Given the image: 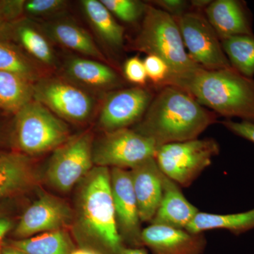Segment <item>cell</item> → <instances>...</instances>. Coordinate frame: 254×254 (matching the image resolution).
I'll return each mask as SVG.
<instances>
[{
	"instance_id": "6da1fadb",
	"label": "cell",
	"mask_w": 254,
	"mask_h": 254,
	"mask_svg": "<svg viewBox=\"0 0 254 254\" xmlns=\"http://www.w3.org/2000/svg\"><path fill=\"white\" fill-rule=\"evenodd\" d=\"M141 120L133 129L158 146L196 139L218 115L177 87H160Z\"/></svg>"
},
{
	"instance_id": "7a4b0ae2",
	"label": "cell",
	"mask_w": 254,
	"mask_h": 254,
	"mask_svg": "<svg viewBox=\"0 0 254 254\" xmlns=\"http://www.w3.org/2000/svg\"><path fill=\"white\" fill-rule=\"evenodd\" d=\"M73 211L71 227L81 247L120 254L125 245L117 228L109 168L93 167L78 184Z\"/></svg>"
},
{
	"instance_id": "3957f363",
	"label": "cell",
	"mask_w": 254,
	"mask_h": 254,
	"mask_svg": "<svg viewBox=\"0 0 254 254\" xmlns=\"http://www.w3.org/2000/svg\"><path fill=\"white\" fill-rule=\"evenodd\" d=\"M165 86L186 92L218 116L254 123V78L246 77L234 68H200L183 77L169 80Z\"/></svg>"
},
{
	"instance_id": "277c9868",
	"label": "cell",
	"mask_w": 254,
	"mask_h": 254,
	"mask_svg": "<svg viewBox=\"0 0 254 254\" xmlns=\"http://www.w3.org/2000/svg\"><path fill=\"white\" fill-rule=\"evenodd\" d=\"M142 20L141 30L132 42V48L147 55H156L167 64L170 74L163 85L169 80L183 77L201 68L189 56L173 16L147 3Z\"/></svg>"
},
{
	"instance_id": "5b68a950",
	"label": "cell",
	"mask_w": 254,
	"mask_h": 254,
	"mask_svg": "<svg viewBox=\"0 0 254 254\" xmlns=\"http://www.w3.org/2000/svg\"><path fill=\"white\" fill-rule=\"evenodd\" d=\"M66 124L33 99L11 118V149L34 158L54 151L71 137Z\"/></svg>"
},
{
	"instance_id": "8992f818",
	"label": "cell",
	"mask_w": 254,
	"mask_h": 254,
	"mask_svg": "<svg viewBox=\"0 0 254 254\" xmlns=\"http://www.w3.org/2000/svg\"><path fill=\"white\" fill-rule=\"evenodd\" d=\"M220 152L213 138L160 145L155 159L162 173L180 187H190Z\"/></svg>"
},
{
	"instance_id": "52a82bcc",
	"label": "cell",
	"mask_w": 254,
	"mask_h": 254,
	"mask_svg": "<svg viewBox=\"0 0 254 254\" xmlns=\"http://www.w3.org/2000/svg\"><path fill=\"white\" fill-rule=\"evenodd\" d=\"M94 137L91 131L69 138L53 151L47 166L45 178L50 186L68 193L93 168Z\"/></svg>"
},
{
	"instance_id": "ba28073f",
	"label": "cell",
	"mask_w": 254,
	"mask_h": 254,
	"mask_svg": "<svg viewBox=\"0 0 254 254\" xmlns=\"http://www.w3.org/2000/svg\"><path fill=\"white\" fill-rule=\"evenodd\" d=\"M158 145L133 128L104 132L93 147L95 166L131 169L150 158H155Z\"/></svg>"
},
{
	"instance_id": "9c48e42d",
	"label": "cell",
	"mask_w": 254,
	"mask_h": 254,
	"mask_svg": "<svg viewBox=\"0 0 254 254\" xmlns=\"http://www.w3.org/2000/svg\"><path fill=\"white\" fill-rule=\"evenodd\" d=\"M175 18L190 59L206 70L232 68L220 38L203 11L190 9Z\"/></svg>"
},
{
	"instance_id": "30bf717a",
	"label": "cell",
	"mask_w": 254,
	"mask_h": 254,
	"mask_svg": "<svg viewBox=\"0 0 254 254\" xmlns=\"http://www.w3.org/2000/svg\"><path fill=\"white\" fill-rule=\"evenodd\" d=\"M33 99L63 120L83 123L90 118L95 102L76 85L55 78H42L33 85Z\"/></svg>"
},
{
	"instance_id": "8fae6325",
	"label": "cell",
	"mask_w": 254,
	"mask_h": 254,
	"mask_svg": "<svg viewBox=\"0 0 254 254\" xmlns=\"http://www.w3.org/2000/svg\"><path fill=\"white\" fill-rule=\"evenodd\" d=\"M73 209L55 195L43 193L20 215L13 231L12 240H23L45 232L66 230L72 226Z\"/></svg>"
},
{
	"instance_id": "7c38bea8",
	"label": "cell",
	"mask_w": 254,
	"mask_h": 254,
	"mask_svg": "<svg viewBox=\"0 0 254 254\" xmlns=\"http://www.w3.org/2000/svg\"><path fill=\"white\" fill-rule=\"evenodd\" d=\"M155 93L144 86L110 92L100 108L98 125L104 132L128 128L145 115Z\"/></svg>"
},
{
	"instance_id": "4fadbf2b",
	"label": "cell",
	"mask_w": 254,
	"mask_h": 254,
	"mask_svg": "<svg viewBox=\"0 0 254 254\" xmlns=\"http://www.w3.org/2000/svg\"><path fill=\"white\" fill-rule=\"evenodd\" d=\"M110 182L117 228L123 245L129 247H143L141 221L129 170L111 168Z\"/></svg>"
},
{
	"instance_id": "5bb4252c",
	"label": "cell",
	"mask_w": 254,
	"mask_h": 254,
	"mask_svg": "<svg viewBox=\"0 0 254 254\" xmlns=\"http://www.w3.org/2000/svg\"><path fill=\"white\" fill-rule=\"evenodd\" d=\"M38 182L34 158L11 148H0V203L28 193Z\"/></svg>"
},
{
	"instance_id": "9a60e30c",
	"label": "cell",
	"mask_w": 254,
	"mask_h": 254,
	"mask_svg": "<svg viewBox=\"0 0 254 254\" xmlns=\"http://www.w3.org/2000/svg\"><path fill=\"white\" fill-rule=\"evenodd\" d=\"M141 240L152 254H203L206 246L203 233L155 224L143 229Z\"/></svg>"
},
{
	"instance_id": "2e32d148",
	"label": "cell",
	"mask_w": 254,
	"mask_h": 254,
	"mask_svg": "<svg viewBox=\"0 0 254 254\" xmlns=\"http://www.w3.org/2000/svg\"><path fill=\"white\" fill-rule=\"evenodd\" d=\"M129 172L141 221L151 222L163 198V173L155 158L145 160Z\"/></svg>"
},
{
	"instance_id": "e0dca14e",
	"label": "cell",
	"mask_w": 254,
	"mask_h": 254,
	"mask_svg": "<svg viewBox=\"0 0 254 254\" xmlns=\"http://www.w3.org/2000/svg\"><path fill=\"white\" fill-rule=\"evenodd\" d=\"M203 13L220 39L254 35L252 14L245 1L215 0L205 8Z\"/></svg>"
},
{
	"instance_id": "ac0fdd59",
	"label": "cell",
	"mask_w": 254,
	"mask_h": 254,
	"mask_svg": "<svg viewBox=\"0 0 254 254\" xmlns=\"http://www.w3.org/2000/svg\"><path fill=\"white\" fill-rule=\"evenodd\" d=\"M163 198L150 224L185 230L198 210L185 198L180 186L163 173Z\"/></svg>"
},
{
	"instance_id": "d6986e66",
	"label": "cell",
	"mask_w": 254,
	"mask_h": 254,
	"mask_svg": "<svg viewBox=\"0 0 254 254\" xmlns=\"http://www.w3.org/2000/svg\"><path fill=\"white\" fill-rule=\"evenodd\" d=\"M42 29L49 39L61 46L91 59L106 62L89 33L77 23L67 19L53 20L45 23Z\"/></svg>"
},
{
	"instance_id": "ffe728a7",
	"label": "cell",
	"mask_w": 254,
	"mask_h": 254,
	"mask_svg": "<svg viewBox=\"0 0 254 254\" xmlns=\"http://www.w3.org/2000/svg\"><path fill=\"white\" fill-rule=\"evenodd\" d=\"M64 71L71 81L99 91H110L123 84L113 68L91 58H71L66 61Z\"/></svg>"
},
{
	"instance_id": "44dd1931",
	"label": "cell",
	"mask_w": 254,
	"mask_h": 254,
	"mask_svg": "<svg viewBox=\"0 0 254 254\" xmlns=\"http://www.w3.org/2000/svg\"><path fill=\"white\" fill-rule=\"evenodd\" d=\"M11 41L17 45L29 58L46 66H55L54 50L49 38L42 28L27 17L13 23Z\"/></svg>"
},
{
	"instance_id": "7402d4cb",
	"label": "cell",
	"mask_w": 254,
	"mask_h": 254,
	"mask_svg": "<svg viewBox=\"0 0 254 254\" xmlns=\"http://www.w3.org/2000/svg\"><path fill=\"white\" fill-rule=\"evenodd\" d=\"M82 9L88 21L104 43L119 50L125 43V28L115 19L100 0H82Z\"/></svg>"
},
{
	"instance_id": "603a6c76",
	"label": "cell",
	"mask_w": 254,
	"mask_h": 254,
	"mask_svg": "<svg viewBox=\"0 0 254 254\" xmlns=\"http://www.w3.org/2000/svg\"><path fill=\"white\" fill-rule=\"evenodd\" d=\"M254 229V208L243 213L218 215L198 212L185 230L202 234L212 230H226L240 235Z\"/></svg>"
},
{
	"instance_id": "cb8c5ba5",
	"label": "cell",
	"mask_w": 254,
	"mask_h": 254,
	"mask_svg": "<svg viewBox=\"0 0 254 254\" xmlns=\"http://www.w3.org/2000/svg\"><path fill=\"white\" fill-rule=\"evenodd\" d=\"M4 242L27 254H69L76 249L66 230L45 232L23 240L7 239Z\"/></svg>"
},
{
	"instance_id": "d4e9b609",
	"label": "cell",
	"mask_w": 254,
	"mask_h": 254,
	"mask_svg": "<svg viewBox=\"0 0 254 254\" xmlns=\"http://www.w3.org/2000/svg\"><path fill=\"white\" fill-rule=\"evenodd\" d=\"M33 85L16 73L0 71V110L12 116L17 113L33 100Z\"/></svg>"
},
{
	"instance_id": "484cf974",
	"label": "cell",
	"mask_w": 254,
	"mask_h": 254,
	"mask_svg": "<svg viewBox=\"0 0 254 254\" xmlns=\"http://www.w3.org/2000/svg\"><path fill=\"white\" fill-rule=\"evenodd\" d=\"M0 71L16 73L33 83L43 78L36 62L17 45L2 40H0Z\"/></svg>"
},
{
	"instance_id": "4316f807",
	"label": "cell",
	"mask_w": 254,
	"mask_h": 254,
	"mask_svg": "<svg viewBox=\"0 0 254 254\" xmlns=\"http://www.w3.org/2000/svg\"><path fill=\"white\" fill-rule=\"evenodd\" d=\"M222 49L232 68L250 78L254 76V34L220 39Z\"/></svg>"
},
{
	"instance_id": "83f0119b",
	"label": "cell",
	"mask_w": 254,
	"mask_h": 254,
	"mask_svg": "<svg viewBox=\"0 0 254 254\" xmlns=\"http://www.w3.org/2000/svg\"><path fill=\"white\" fill-rule=\"evenodd\" d=\"M113 16L127 23H134L144 16L147 4L136 0H100Z\"/></svg>"
},
{
	"instance_id": "f1b7e54d",
	"label": "cell",
	"mask_w": 254,
	"mask_h": 254,
	"mask_svg": "<svg viewBox=\"0 0 254 254\" xmlns=\"http://www.w3.org/2000/svg\"><path fill=\"white\" fill-rule=\"evenodd\" d=\"M64 0H28L25 1V17L46 18L63 14L67 8Z\"/></svg>"
},
{
	"instance_id": "f546056e",
	"label": "cell",
	"mask_w": 254,
	"mask_h": 254,
	"mask_svg": "<svg viewBox=\"0 0 254 254\" xmlns=\"http://www.w3.org/2000/svg\"><path fill=\"white\" fill-rule=\"evenodd\" d=\"M147 77L157 88L163 86L166 81L170 69L167 64L156 55H148L143 60Z\"/></svg>"
},
{
	"instance_id": "4dcf8cb0",
	"label": "cell",
	"mask_w": 254,
	"mask_h": 254,
	"mask_svg": "<svg viewBox=\"0 0 254 254\" xmlns=\"http://www.w3.org/2000/svg\"><path fill=\"white\" fill-rule=\"evenodd\" d=\"M124 76L127 81L136 85V86H145L146 84V71L143 61L138 56L128 58L124 64Z\"/></svg>"
},
{
	"instance_id": "1f68e13d",
	"label": "cell",
	"mask_w": 254,
	"mask_h": 254,
	"mask_svg": "<svg viewBox=\"0 0 254 254\" xmlns=\"http://www.w3.org/2000/svg\"><path fill=\"white\" fill-rule=\"evenodd\" d=\"M14 199L5 200L0 203V246L6 240V237L13 231L18 219L15 215L14 205Z\"/></svg>"
},
{
	"instance_id": "d6a6232c",
	"label": "cell",
	"mask_w": 254,
	"mask_h": 254,
	"mask_svg": "<svg viewBox=\"0 0 254 254\" xmlns=\"http://www.w3.org/2000/svg\"><path fill=\"white\" fill-rule=\"evenodd\" d=\"M150 4L163 10L173 17H178L190 9V1L185 0H155Z\"/></svg>"
},
{
	"instance_id": "836d02e7",
	"label": "cell",
	"mask_w": 254,
	"mask_h": 254,
	"mask_svg": "<svg viewBox=\"0 0 254 254\" xmlns=\"http://www.w3.org/2000/svg\"><path fill=\"white\" fill-rule=\"evenodd\" d=\"M222 125L237 136L245 138L254 143V123L247 121L234 122L226 120Z\"/></svg>"
},
{
	"instance_id": "e575fe53",
	"label": "cell",
	"mask_w": 254,
	"mask_h": 254,
	"mask_svg": "<svg viewBox=\"0 0 254 254\" xmlns=\"http://www.w3.org/2000/svg\"><path fill=\"white\" fill-rule=\"evenodd\" d=\"M11 119L10 120L0 118V148H11L10 133H11Z\"/></svg>"
},
{
	"instance_id": "d590c367",
	"label": "cell",
	"mask_w": 254,
	"mask_h": 254,
	"mask_svg": "<svg viewBox=\"0 0 254 254\" xmlns=\"http://www.w3.org/2000/svg\"><path fill=\"white\" fill-rule=\"evenodd\" d=\"M11 27L12 23H10L5 16L0 0V40L11 41Z\"/></svg>"
},
{
	"instance_id": "8d00e7d4",
	"label": "cell",
	"mask_w": 254,
	"mask_h": 254,
	"mask_svg": "<svg viewBox=\"0 0 254 254\" xmlns=\"http://www.w3.org/2000/svg\"><path fill=\"white\" fill-rule=\"evenodd\" d=\"M69 254H110L104 252V251L98 250V249L93 248V247H81L80 248L76 249Z\"/></svg>"
},
{
	"instance_id": "74e56055",
	"label": "cell",
	"mask_w": 254,
	"mask_h": 254,
	"mask_svg": "<svg viewBox=\"0 0 254 254\" xmlns=\"http://www.w3.org/2000/svg\"><path fill=\"white\" fill-rule=\"evenodd\" d=\"M211 1L210 0H193V1H190V9L204 11L205 8L210 4Z\"/></svg>"
},
{
	"instance_id": "f35d334b",
	"label": "cell",
	"mask_w": 254,
	"mask_h": 254,
	"mask_svg": "<svg viewBox=\"0 0 254 254\" xmlns=\"http://www.w3.org/2000/svg\"><path fill=\"white\" fill-rule=\"evenodd\" d=\"M120 254H148L144 247H124L120 251Z\"/></svg>"
},
{
	"instance_id": "ab89813d",
	"label": "cell",
	"mask_w": 254,
	"mask_h": 254,
	"mask_svg": "<svg viewBox=\"0 0 254 254\" xmlns=\"http://www.w3.org/2000/svg\"><path fill=\"white\" fill-rule=\"evenodd\" d=\"M0 254H27L21 251L11 247V246L6 245L5 242H3L2 245L0 248Z\"/></svg>"
},
{
	"instance_id": "60d3db41",
	"label": "cell",
	"mask_w": 254,
	"mask_h": 254,
	"mask_svg": "<svg viewBox=\"0 0 254 254\" xmlns=\"http://www.w3.org/2000/svg\"><path fill=\"white\" fill-rule=\"evenodd\" d=\"M1 246H0V248H1Z\"/></svg>"
}]
</instances>
